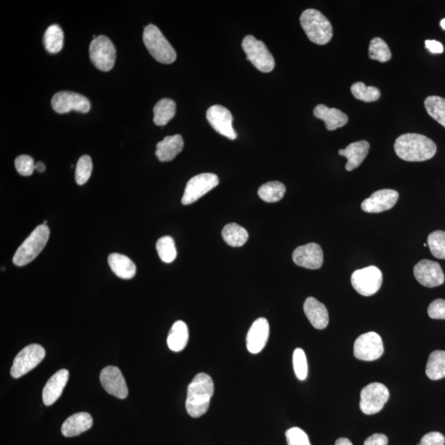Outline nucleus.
Returning <instances> with one entry per match:
<instances>
[{"instance_id": "obj_1", "label": "nucleus", "mask_w": 445, "mask_h": 445, "mask_svg": "<svg viewBox=\"0 0 445 445\" xmlns=\"http://www.w3.org/2000/svg\"><path fill=\"white\" fill-rule=\"evenodd\" d=\"M394 150L402 160L408 162H423L435 155L437 147L425 135L408 133L400 135L394 143Z\"/></svg>"}, {"instance_id": "obj_2", "label": "nucleus", "mask_w": 445, "mask_h": 445, "mask_svg": "<svg viewBox=\"0 0 445 445\" xmlns=\"http://www.w3.org/2000/svg\"><path fill=\"white\" fill-rule=\"evenodd\" d=\"M214 391V382L210 375L200 373L194 377L188 386L186 400V412L190 417L199 418L207 413Z\"/></svg>"}, {"instance_id": "obj_3", "label": "nucleus", "mask_w": 445, "mask_h": 445, "mask_svg": "<svg viewBox=\"0 0 445 445\" xmlns=\"http://www.w3.org/2000/svg\"><path fill=\"white\" fill-rule=\"evenodd\" d=\"M300 24L309 40L317 45H326L332 40L333 26L319 10L309 8L300 16Z\"/></svg>"}, {"instance_id": "obj_4", "label": "nucleus", "mask_w": 445, "mask_h": 445, "mask_svg": "<svg viewBox=\"0 0 445 445\" xmlns=\"http://www.w3.org/2000/svg\"><path fill=\"white\" fill-rule=\"evenodd\" d=\"M50 237V228L48 226H37L27 239L20 246L12 258L17 266H26L39 255Z\"/></svg>"}, {"instance_id": "obj_5", "label": "nucleus", "mask_w": 445, "mask_h": 445, "mask_svg": "<svg viewBox=\"0 0 445 445\" xmlns=\"http://www.w3.org/2000/svg\"><path fill=\"white\" fill-rule=\"evenodd\" d=\"M143 40L148 52L157 61L170 65L176 61L177 53L175 48L155 25H148L145 28Z\"/></svg>"}, {"instance_id": "obj_6", "label": "nucleus", "mask_w": 445, "mask_h": 445, "mask_svg": "<svg viewBox=\"0 0 445 445\" xmlns=\"http://www.w3.org/2000/svg\"><path fill=\"white\" fill-rule=\"evenodd\" d=\"M241 46L247 55L248 61H251L258 70L270 73L274 70V57L264 42L257 40L255 37L248 35L244 37Z\"/></svg>"}, {"instance_id": "obj_7", "label": "nucleus", "mask_w": 445, "mask_h": 445, "mask_svg": "<svg viewBox=\"0 0 445 445\" xmlns=\"http://www.w3.org/2000/svg\"><path fill=\"white\" fill-rule=\"evenodd\" d=\"M116 48L106 36H99L89 46V57L97 70L108 72L112 70L116 62Z\"/></svg>"}, {"instance_id": "obj_8", "label": "nucleus", "mask_w": 445, "mask_h": 445, "mask_svg": "<svg viewBox=\"0 0 445 445\" xmlns=\"http://www.w3.org/2000/svg\"><path fill=\"white\" fill-rule=\"evenodd\" d=\"M351 285L363 296H372L382 286L383 274L378 267L370 266L355 270L351 275Z\"/></svg>"}, {"instance_id": "obj_9", "label": "nucleus", "mask_w": 445, "mask_h": 445, "mask_svg": "<svg viewBox=\"0 0 445 445\" xmlns=\"http://www.w3.org/2000/svg\"><path fill=\"white\" fill-rule=\"evenodd\" d=\"M46 350L40 345H29L16 355L11 368L12 378L19 379L36 368L45 358Z\"/></svg>"}, {"instance_id": "obj_10", "label": "nucleus", "mask_w": 445, "mask_h": 445, "mask_svg": "<svg viewBox=\"0 0 445 445\" xmlns=\"http://www.w3.org/2000/svg\"><path fill=\"white\" fill-rule=\"evenodd\" d=\"M389 399V392L385 385L372 383L366 386L360 393L359 408L366 415H374L384 408Z\"/></svg>"}, {"instance_id": "obj_11", "label": "nucleus", "mask_w": 445, "mask_h": 445, "mask_svg": "<svg viewBox=\"0 0 445 445\" xmlns=\"http://www.w3.org/2000/svg\"><path fill=\"white\" fill-rule=\"evenodd\" d=\"M219 184V177L214 173H201L190 178L186 186L182 204L188 206L193 204Z\"/></svg>"}, {"instance_id": "obj_12", "label": "nucleus", "mask_w": 445, "mask_h": 445, "mask_svg": "<svg viewBox=\"0 0 445 445\" xmlns=\"http://www.w3.org/2000/svg\"><path fill=\"white\" fill-rule=\"evenodd\" d=\"M384 351L382 338L376 333L360 335L355 342V357L363 362H374L383 355Z\"/></svg>"}, {"instance_id": "obj_13", "label": "nucleus", "mask_w": 445, "mask_h": 445, "mask_svg": "<svg viewBox=\"0 0 445 445\" xmlns=\"http://www.w3.org/2000/svg\"><path fill=\"white\" fill-rule=\"evenodd\" d=\"M52 106L54 111L59 114L71 111L87 113L91 108L90 101L86 96L69 91L56 93L52 97Z\"/></svg>"}, {"instance_id": "obj_14", "label": "nucleus", "mask_w": 445, "mask_h": 445, "mask_svg": "<svg viewBox=\"0 0 445 445\" xmlns=\"http://www.w3.org/2000/svg\"><path fill=\"white\" fill-rule=\"evenodd\" d=\"M206 118L214 130L223 137L231 141L237 139V134L233 127V116L228 109L220 105L212 106L207 110Z\"/></svg>"}, {"instance_id": "obj_15", "label": "nucleus", "mask_w": 445, "mask_h": 445, "mask_svg": "<svg viewBox=\"0 0 445 445\" xmlns=\"http://www.w3.org/2000/svg\"><path fill=\"white\" fill-rule=\"evenodd\" d=\"M414 275L423 286L434 288L443 285L444 275L442 266L431 260H422L414 266Z\"/></svg>"}, {"instance_id": "obj_16", "label": "nucleus", "mask_w": 445, "mask_h": 445, "mask_svg": "<svg viewBox=\"0 0 445 445\" xmlns=\"http://www.w3.org/2000/svg\"><path fill=\"white\" fill-rule=\"evenodd\" d=\"M297 266L310 270L321 268L324 264V252L319 244L310 243L297 248L292 255Z\"/></svg>"}, {"instance_id": "obj_17", "label": "nucleus", "mask_w": 445, "mask_h": 445, "mask_svg": "<svg viewBox=\"0 0 445 445\" xmlns=\"http://www.w3.org/2000/svg\"><path fill=\"white\" fill-rule=\"evenodd\" d=\"M100 382L111 395L125 399L128 396V388L120 368L116 366L105 367L100 374Z\"/></svg>"}, {"instance_id": "obj_18", "label": "nucleus", "mask_w": 445, "mask_h": 445, "mask_svg": "<svg viewBox=\"0 0 445 445\" xmlns=\"http://www.w3.org/2000/svg\"><path fill=\"white\" fill-rule=\"evenodd\" d=\"M399 194L395 190L383 189L372 194L362 202V208L367 213H381L392 209L397 204Z\"/></svg>"}, {"instance_id": "obj_19", "label": "nucleus", "mask_w": 445, "mask_h": 445, "mask_svg": "<svg viewBox=\"0 0 445 445\" xmlns=\"http://www.w3.org/2000/svg\"><path fill=\"white\" fill-rule=\"evenodd\" d=\"M270 335V325L265 317L257 319L250 328L246 344L250 353H260L266 345Z\"/></svg>"}, {"instance_id": "obj_20", "label": "nucleus", "mask_w": 445, "mask_h": 445, "mask_svg": "<svg viewBox=\"0 0 445 445\" xmlns=\"http://www.w3.org/2000/svg\"><path fill=\"white\" fill-rule=\"evenodd\" d=\"M69 377V371L62 368L48 381L43 391H42V400H43L46 406L52 405L59 399V397L61 396L63 388L66 387Z\"/></svg>"}, {"instance_id": "obj_21", "label": "nucleus", "mask_w": 445, "mask_h": 445, "mask_svg": "<svg viewBox=\"0 0 445 445\" xmlns=\"http://www.w3.org/2000/svg\"><path fill=\"white\" fill-rule=\"evenodd\" d=\"M304 311L313 328L324 330L328 326L329 324L328 309L319 300L313 297H309L305 300Z\"/></svg>"}, {"instance_id": "obj_22", "label": "nucleus", "mask_w": 445, "mask_h": 445, "mask_svg": "<svg viewBox=\"0 0 445 445\" xmlns=\"http://www.w3.org/2000/svg\"><path fill=\"white\" fill-rule=\"evenodd\" d=\"M368 150H370V144L366 141H360L350 144L345 150H340L338 152L339 155L347 159L346 169L350 172L363 163L368 154Z\"/></svg>"}, {"instance_id": "obj_23", "label": "nucleus", "mask_w": 445, "mask_h": 445, "mask_svg": "<svg viewBox=\"0 0 445 445\" xmlns=\"http://www.w3.org/2000/svg\"><path fill=\"white\" fill-rule=\"evenodd\" d=\"M93 419L91 415L87 413H79L72 415L66 419L61 427V432L66 437H74L91 429Z\"/></svg>"}, {"instance_id": "obj_24", "label": "nucleus", "mask_w": 445, "mask_h": 445, "mask_svg": "<svg viewBox=\"0 0 445 445\" xmlns=\"http://www.w3.org/2000/svg\"><path fill=\"white\" fill-rule=\"evenodd\" d=\"M184 141L181 135H175L165 137L156 146L155 155L160 162H169L175 159L184 150Z\"/></svg>"}, {"instance_id": "obj_25", "label": "nucleus", "mask_w": 445, "mask_h": 445, "mask_svg": "<svg viewBox=\"0 0 445 445\" xmlns=\"http://www.w3.org/2000/svg\"><path fill=\"white\" fill-rule=\"evenodd\" d=\"M313 113L317 118L325 122L326 130H335L346 125L348 117L346 114L337 108H329L324 104L317 105L313 110Z\"/></svg>"}, {"instance_id": "obj_26", "label": "nucleus", "mask_w": 445, "mask_h": 445, "mask_svg": "<svg viewBox=\"0 0 445 445\" xmlns=\"http://www.w3.org/2000/svg\"><path fill=\"white\" fill-rule=\"evenodd\" d=\"M108 264L113 273L121 279H130L137 274V266L128 257L122 255V254H110Z\"/></svg>"}, {"instance_id": "obj_27", "label": "nucleus", "mask_w": 445, "mask_h": 445, "mask_svg": "<svg viewBox=\"0 0 445 445\" xmlns=\"http://www.w3.org/2000/svg\"><path fill=\"white\" fill-rule=\"evenodd\" d=\"M189 340L188 325L184 321H177L172 325L168 337L169 349L175 353L184 350Z\"/></svg>"}, {"instance_id": "obj_28", "label": "nucleus", "mask_w": 445, "mask_h": 445, "mask_svg": "<svg viewBox=\"0 0 445 445\" xmlns=\"http://www.w3.org/2000/svg\"><path fill=\"white\" fill-rule=\"evenodd\" d=\"M222 237L228 245L234 248L244 246L248 239V233L244 228L235 223L228 224L222 230Z\"/></svg>"}, {"instance_id": "obj_29", "label": "nucleus", "mask_w": 445, "mask_h": 445, "mask_svg": "<svg viewBox=\"0 0 445 445\" xmlns=\"http://www.w3.org/2000/svg\"><path fill=\"white\" fill-rule=\"evenodd\" d=\"M154 114V122L156 126L167 125L175 116V101L170 99H161L155 106Z\"/></svg>"}, {"instance_id": "obj_30", "label": "nucleus", "mask_w": 445, "mask_h": 445, "mask_svg": "<svg viewBox=\"0 0 445 445\" xmlns=\"http://www.w3.org/2000/svg\"><path fill=\"white\" fill-rule=\"evenodd\" d=\"M426 373L428 378L431 380L445 378V351L435 350L431 354Z\"/></svg>"}, {"instance_id": "obj_31", "label": "nucleus", "mask_w": 445, "mask_h": 445, "mask_svg": "<svg viewBox=\"0 0 445 445\" xmlns=\"http://www.w3.org/2000/svg\"><path fill=\"white\" fill-rule=\"evenodd\" d=\"M286 186L279 181H269L260 186L258 196L262 201L268 203L278 202L285 196Z\"/></svg>"}, {"instance_id": "obj_32", "label": "nucleus", "mask_w": 445, "mask_h": 445, "mask_svg": "<svg viewBox=\"0 0 445 445\" xmlns=\"http://www.w3.org/2000/svg\"><path fill=\"white\" fill-rule=\"evenodd\" d=\"M44 45L50 54L61 52L63 46V32L57 24H53L46 30L44 35Z\"/></svg>"}, {"instance_id": "obj_33", "label": "nucleus", "mask_w": 445, "mask_h": 445, "mask_svg": "<svg viewBox=\"0 0 445 445\" xmlns=\"http://www.w3.org/2000/svg\"><path fill=\"white\" fill-rule=\"evenodd\" d=\"M426 112L445 128V99L439 96H430L425 100Z\"/></svg>"}, {"instance_id": "obj_34", "label": "nucleus", "mask_w": 445, "mask_h": 445, "mask_svg": "<svg viewBox=\"0 0 445 445\" xmlns=\"http://www.w3.org/2000/svg\"><path fill=\"white\" fill-rule=\"evenodd\" d=\"M157 252H158L160 259L165 264H171L176 259L177 249L172 237L164 236L161 237L156 244Z\"/></svg>"}, {"instance_id": "obj_35", "label": "nucleus", "mask_w": 445, "mask_h": 445, "mask_svg": "<svg viewBox=\"0 0 445 445\" xmlns=\"http://www.w3.org/2000/svg\"><path fill=\"white\" fill-rule=\"evenodd\" d=\"M350 90L356 99L366 101V103L378 101L381 97L379 88L373 86L368 87L362 82L355 83L351 86Z\"/></svg>"}, {"instance_id": "obj_36", "label": "nucleus", "mask_w": 445, "mask_h": 445, "mask_svg": "<svg viewBox=\"0 0 445 445\" xmlns=\"http://www.w3.org/2000/svg\"><path fill=\"white\" fill-rule=\"evenodd\" d=\"M368 56L371 59L385 63L390 61L392 57V53L390 52L388 46L382 38L375 37L370 41Z\"/></svg>"}, {"instance_id": "obj_37", "label": "nucleus", "mask_w": 445, "mask_h": 445, "mask_svg": "<svg viewBox=\"0 0 445 445\" xmlns=\"http://www.w3.org/2000/svg\"><path fill=\"white\" fill-rule=\"evenodd\" d=\"M428 246L432 255L438 259L445 260V232L435 231L428 236Z\"/></svg>"}, {"instance_id": "obj_38", "label": "nucleus", "mask_w": 445, "mask_h": 445, "mask_svg": "<svg viewBox=\"0 0 445 445\" xmlns=\"http://www.w3.org/2000/svg\"><path fill=\"white\" fill-rule=\"evenodd\" d=\"M92 171V163L90 157L83 155L80 157L76 165L75 180L78 185L82 186L90 178Z\"/></svg>"}, {"instance_id": "obj_39", "label": "nucleus", "mask_w": 445, "mask_h": 445, "mask_svg": "<svg viewBox=\"0 0 445 445\" xmlns=\"http://www.w3.org/2000/svg\"><path fill=\"white\" fill-rule=\"evenodd\" d=\"M293 364L295 375L298 379L304 381L308 376V362L306 355L301 348H297L293 354Z\"/></svg>"}, {"instance_id": "obj_40", "label": "nucleus", "mask_w": 445, "mask_h": 445, "mask_svg": "<svg viewBox=\"0 0 445 445\" xmlns=\"http://www.w3.org/2000/svg\"><path fill=\"white\" fill-rule=\"evenodd\" d=\"M15 168L20 175L24 177L31 176L35 170V164L33 159L29 155H20L15 159Z\"/></svg>"}, {"instance_id": "obj_41", "label": "nucleus", "mask_w": 445, "mask_h": 445, "mask_svg": "<svg viewBox=\"0 0 445 445\" xmlns=\"http://www.w3.org/2000/svg\"><path fill=\"white\" fill-rule=\"evenodd\" d=\"M288 445H311L308 436L299 427L290 428L286 432Z\"/></svg>"}, {"instance_id": "obj_42", "label": "nucleus", "mask_w": 445, "mask_h": 445, "mask_svg": "<svg viewBox=\"0 0 445 445\" xmlns=\"http://www.w3.org/2000/svg\"><path fill=\"white\" fill-rule=\"evenodd\" d=\"M428 315L433 319L445 320V300L442 299L434 300L428 308Z\"/></svg>"}, {"instance_id": "obj_43", "label": "nucleus", "mask_w": 445, "mask_h": 445, "mask_svg": "<svg viewBox=\"0 0 445 445\" xmlns=\"http://www.w3.org/2000/svg\"><path fill=\"white\" fill-rule=\"evenodd\" d=\"M444 436L439 432H430L423 436L419 445H444Z\"/></svg>"}, {"instance_id": "obj_44", "label": "nucleus", "mask_w": 445, "mask_h": 445, "mask_svg": "<svg viewBox=\"0 0 445 445\" xmlns=\"http://www.w3.org/2000/svg\"><path fill=\"white\" fill-rule=\"evenodd\" d=\"M388 439L383 434H374L364 442V445H387Z\"/></svg>"}, {"instance_id": "obj_45", "label": "nucleus", "mask_w": 445, "mask_h": 445, "mask_svg": "<svg viewBox=\"0 0 445 445\" xmlns=\"http://www.w3.org/2000/svg\"><path fill=\"white\" fill-rule=\"evenodd\" d=\"M426 48L433 54H442L444 52V46L442 43L435 40H426L425 42Z\"/></svg>"}, {"instance_id": "obj_46", "label": "nucleus", "mask_w": 445, "mask_h": 445, "mask_svg": "<svg viewBox=\"0 0 445 445\" xmlns=\"http://www.w3.org/2000/svg\"><path fill=\"white\" fill-rule=\"evenodd\" d=\"M334 445H353L350 440L346 438L338 439Z\"/></svg>"}, {"instance_id": "obj_47", "label": "nucleus", "mask_w": 445, "mask_h": 445, "mask_svg": "<svg viewBox=\"0 0 445 445\" xmlns=\"http://www.w3.org/2000/svg\"><path fill=\"white\" fill-rule=\"evenodd\" d=\"M35 170L39 172H44L46 171L45 164L42 162H37L35 164Z\"/></svg>"}, {"instance_id": "obj_48", "label": "nucleus", "mask_w": 445, "mask_h": 445, "mask_svg": "<svg viewBox=\"0 0 445 445\" xmlns=\"http://www.w3.org/2000/svg\"><path fill=\"white\" fill-rule=\"evenodd\" d=\"M440 26L445 30V19L442 20V22H440Z\"/></svg>"}]
</instances>
